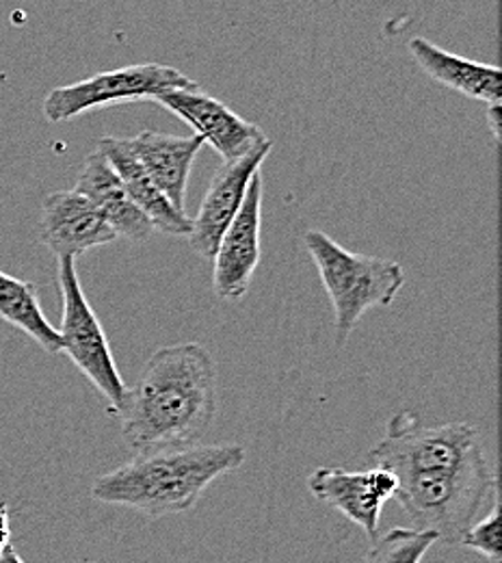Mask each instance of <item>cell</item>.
I'll return each instance as SVG.
<instances>
[{
	"label": "cell",
	"instance_id": "cell-10",
	"mask_svg": "<svg viewBox=\"0 0 502 563\" xmlns=\"http://www.w3.org/2000/svg\"><path fill=\"white\" fill-rule=\"evenodd\" d=\"M271 150L274 141H263L245 156L227 161L216 169L215 178L200 205V211L191 219V230L187 234L189 245L198 256L213 261L223 232L243 205L252 176L263 167Z\"/></svg>",
	"mask_w": 502,
	"mask_h": 563
},
{
	"label": "cell",
	"instance_id": "cell-21",
	"mask_svg": "<svg viewBox=\"0 0 502 563\" xmlns=\"http://www.w3.org/2000/svg\"><path fill=\"white\" fill-rule=\"evenodd\" d=\"M9 544V525H7V509L0 503V551Z\"/></svg>",
	"mask_w": 502,
	"mask_h": 563
},
{
	"label": "cell",
	"instance_id": "cell-4",
	"mask_svg": "<svg viewBox=\"0 0 502 563\" xmlns=\"http://www.w3.org/2000/svg\"><path fill=\"white\" fill-rule=\"evenodd\" d=\"M397 479L399 493L394 498L416 529L433 531L444 544H459L488 496L499 488V477L486 455L450 473H419Z\"/></svg>",
	"mask_w": 502,
	"mask_h": 563
},
{
	"label": "cell",
	"instance_id": "cell-8",
	"mask_svg": "<svg viewBox=\"0 0 502 563\" xmlns=\"http://www.w3.org/2000/svg\"><path fill=\"white\" fill-rule=\"evenodd\" d=\"M260 212L263 176H252L236 217L223 232L213 256V290L221 301H241L260 265Z\"/></svg>",
	"mask_w": 502,
	"mask_h": 563
},
{
	"label": "cell",
	"instance_id": "cell-17",
	"mask_svg": "<svg viewBox=\"0 0 502 563\" xmlns=\"http://www.w3.org/2000/svg\"><path fill=\"white\" fill-rule=\"evenodd\" d=\"M0 319L33 339L44 352L62 353L59 330L46 319L35 284L0 272Z\"/></svg>",
	"mask_w": 502,
	"mask_h": 563
},
{
	"label": "cell",
	"instance_id": "cell-3",
	"mask_svg": "<svg viewBox=\"0 0 502 563\" xmlns=\"http://www.w3.org/2000/svg\"><path fill=\"white\" fill-rule=\"evenodd\" d=\"M303 243L334 306L336 347H345L370 308L394 303L405 272L397 261L349 252L321 230H308Z\"/></svg>",
	"mask_w": 502,
	"mask_h": 563
},
{
	"label": "cell",
	"instance_id": "cell-22",
	"mask_svg": "<svg viewBox=\"0 0 502 563\" xmlns=\"http://www.w3.org/2000/svg\"><path fill=\"white\" fill-rule=\"evenodd\" d=\"M0 563H24V560L18 555V551H15L11 544H7V547L0 551Z\"/></svg>",
	"mask_w": 502,
	"mask_h": 563
},
{
	"label": "cell",
	"instance_id": "cell-6",
	"mask_svg": "<svg viewBox=\"0 0 502 563\" xmlns=\"http://www.w3.org/2000/svg\"><path fill=\"white\" fill-rule=\"evenodd\" d=\"M57 284L64 299L59 328L62 353L72 360L74 366L102 395L107 412L118 417L129 388L118 371L107 334L80 286L74 258H57Z\"/></svg>",
	"mask_w": 502,
	"mask_h": 563
},
{
	"label": "cell",
	"instance_id": "cell-2",
	"mask_svg": "<svg viewBox=\"0 0 502 563\" xmlns=\"http://www.w3.org/2000/svg\"><path fill=\"white\" fill-rule=\"evenodd\" d=\"M245 457L241 444H185L144 451L98 477L91 498L135 509L154 520L185 514L219 477L238 471Z\"/></svg>",
	"mask_w": 502,
	"mask_h": 563
},
{
	"label": "cell",
	"instance_id": "cell-9",
	"mask_svg": "<svg viewBox=\"0 0 502 563\" xmlns=\"http://www.w3.org/2000/svg\"><path fill=\"white\" fill-rule=\"evenodd\" d=\"M308 490L316 500L338 509L370 540H375L379 538L383 505L399 493V479L383 466L359 473L321 466L308 477Z\"/></svg>",
	"mask_w": 502,
	"mask_h": 563
},
{
	"label": "cell",
	"instance_id": "cell-20",
	"mask_svg": "<svg viewBox=\"0 0 502 563\" xmlns=\"http://www.w3.org/2000/svg\"><path fill=\"white\" fill-rule=\"evenodd\" d=\"M488 120H490L494 137H497V141H501V104H490L488 107Z\"/></svg>",
	"mask_w": 502,
	"mask_h": 563
},
{
	"label": "cell",
	"instance_id": "cell-14",
	"mask_svg": "<svg viewBox=\"0 0 502 563\" xmlns=\"http://www.w3.org/2000/svg\"><path fill=\"white\" fill-rule=\"evenodd\" d=\"M129 145L144 165L147 176L176 211L185 212L191 167L204 145L198 135L174 137L156 131H142L129 137Z\"/></svg>",
	"mask_w": 502,
	"mask_h": 563
},
{
	"label": "cell",
	"instance_id": "cell-11",
	"mask_svg": "<svg viewBox=\"0 0 502 563\" xmlns=\"http://www.w3.org/2000/svg\"><path fill=\"white\" fill-rule=\"evenodd\" d=\"M154 100L185 120L200 140L215 150L223 163L236 161L267 141V135L256 124L236 115L221 100L202 93L200 87L171 89Z\"/></svg>",
	"mask_w": 502,
	"mask_h": 563
},
{
	"label": "cell",
	"instance_id": "cell-18",
	"mask_svg": "<svg viewBox=\"0 0 502 563\" xmlns=\"http://www.w3.org/2000/svg\"><path fill=\"white\" fill-rule=\"evenodd\" d=\"M437 542L433 531L416 527H394L366 553L364 563H421Z\"/></svg>",
	"mask_w": 502,
	"mask_h": 563
},
{
	"label": "cell",
	"instance_id": "cell-16",
	"mask_svg": "<svg viewBox=\"0 0 502 563\" xmlns=\"http://www.w3.org/2000/svg\"><path fill=\"white\" fill-rule=\"evenodd\" d=\"M410 55L414 62L423 68V71L442 82L444 87H450L453 91H459L466 98L490 104L502 102V71L497 66L477 64L464 57H457L453 53H446L444 48L431 44L425 37H414L408 44Z\"/></svg>",
	"mask_w": 502,
	"mask_h": 563
},
{
	"label": "cell",
	"instance_id": "cell-5",
	"mask_svg": "<svg viewBox=\"0 0 502 563\" xmlns=\"http://www.w3.org/2000/svg\"><path fill=\"white\" fill-rule=\"evenodd\" d=\"M486 455L479 431L466 422L427 427L419 415L403 410L386 422L383 438L368 460L401 475L450 473Z\"/></svg>",
	"mask_w": 502,
	"mask_h": 563
},
{
	"label": "cell",
	"instance_id": "cell-7",
	"mask_svg": "<svg viewBox=\"0 0 502 563\" xmlns=\"http://www.w3.org/2000/svg\"><path fill=\"white\" fill-rule=\"evenodd\" d=\"M200 87L182 71L163 64H142L122 70L100 71L91 78L48 91L42 104V113L48 122L74 120L87 111L104 109L122 102L154 100L171 89Z\"/></svg>",
	"mask_w": 502,
	"mask_h": 563
},
{
	"label": "cell",
	"instance_id": "cell-13",
	"mask_svg": "<svg viewBox=\"0 0 502 563\" xmlns=\"http://www.w3.org/2000/svg\"><path fill=\"white\" fill-rule=\"evenodd\" d=\"M74 191L98 209L118 236L145 243L156 232L149 217L131 200L120 176L98 147L85 158Z\"/></svg>",
	"mask_w": 502,
	"mask_h": 563
},
{
	"label": "cell",
	"instance_id": "cell-12",
	"mask_svg": "<svg viewBox=\"0 0 502 563\" xmlns=\"http://www.w3.org/2000/svg\"><path fill=\"white\" fill-rule=\"evenodd\" d=\"M118 239L98 209L76 191H53L42 202L40 241L57 258H80Z\"/></svg>",
	"mask_w": 502,
	"mask_h": 563
},
{
	"label": "cell",
	"instance_id": "cell-19",
	"mask_svg": "<svg viewBox=\"0 0 502 563\" xmlns=\"http://www.w3.org/2000/svg\"><path fill=\"white\" fill-rule=\"evenodd\" d=\"M501 494L497 488L492 511L464 531V536L459 538V547L477 551L492 563L501 562Z\"/></svg>",
	"mask_w": 502,
	"mask_h": 563
},
{
	"label": "cell",
	"instance_id": "cell-15",
	"mask_svg": "<svg viewBox=\"0 0 502 563\" xmlns=\"http://www.w3.org/2000/svg\"><path fill=\"white\" fill-rule=\"evenodd\" d=\"M115 174L120 176L126 194L131 200L149 217L154 223V230L163 234H174V236H187L191 230V217L187 212L176 211L169 200L160 194V189L154 185V180L147 176L144 165L131 150L126 137H102L96 145Z\"/></svg>",
	"mask_w": 502,
	"mask_h": 563
},
{
	"label": "cell",
	"instance_id": "cell-1",
	"mask_svg": "<svg viewBox=\"0 0 502 563\" xmlns=\"http://www.w3.org/2000/svg\"><path fill=\"white\" fill-rule=\"evenodd\" d=\"M118 417L135 453L198 444L216 417L211 352L200 343H180L152 353Z\"/></svg>",
	"mask_w": 502,
	"mask_h": 563
}]
</instances>
